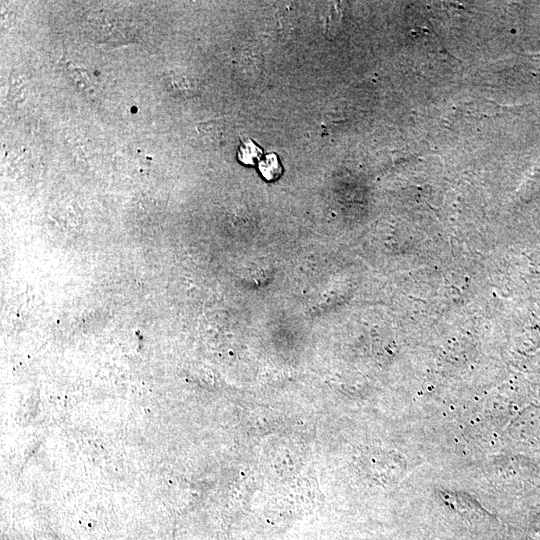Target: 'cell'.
Masks as SVG:
<instances>
[{
	"label": "cell",
	"mask_w": 540,
	"mask_h": 540,
	"mask_svg": "<svg viewBox=\"0 0 540 540\" xmlns=\"http://www.w3.org/2000/svg\"><path fill=\"white\" fill-rule=\"evenodd\" d=\"M260 170L267 179H274L278 176L280 171L278 158L275 155H268L266 159L260 163Z\"/></svg>",
	"instance_id": "obj_1"
},
{
	"label": "cell",
	"mask_w": 540,
	"mask_h": 540,
	"mask_svg": "<svg viewBox=\"0 0 540 540\" xmlns=\"http://www.w3.org/2000/svg\"><path fill=\"white\" fill-rule=\"evenodd\" d=\"M252 152L256 153L260 151L257 149V147L254 146V144L247 143L244 147L240 149L239 157L243 162L252 163L255 160V157L251 154Z\"/></svg>",
	"instance_id": "obj_2"
}]
</instances>
